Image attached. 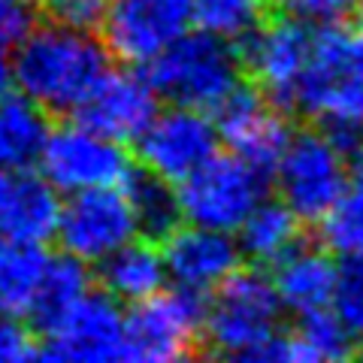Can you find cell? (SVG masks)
Segmentation results:
<instances>
[{
	"instance_id": "1",
	"label": "cell",
	"mask_w": 363,
	"mask_h": 363,
	"mask_svg": "<svg viewBox=\"0 0 363 363\" xmlns=\"http://www.w3.org/2000/svg\"><path fill=\"white\" fill-rule=\"evenodd\" d=\"M109 70V49L94 30L45 18L13 49V85L49 112H76Z\"/></svg>"
},
{
	"instance_id": "2",
	"label": "cell",
	"mask_w": 363,
	"mask_h": 363,
	"mask_svg": "<svg viewBox=\"0 0 363 363\" xmlns=\"http://www.w3.org/2000/svg\"><path fill=\"white\" fill-rule=\"evenodd\" d=\"M285 306L264 267H240L206 300L203 345L227 360H272Z\"/></svg>"
},
{
	"instance_id": "3",
	"label": "cell",
	"mask_w": 363,
	"mask_h": 363,
	"mask_svg": "<svg viewBox=\"0 0 363 363\" xmlns=\"http://www.w3.org/2000/svg\"><path fill=\"white\" fill-rule=\"evenodd\" d=\"M297 109L357 152V130L363 124V30L357 25L336 21L315 30Z\"/></svg>"
},
{
	"instance_id": "4",
	"label": "cell",
	"mask_w": 363,
	"mask_h": 363,
	"mask_svg": "<svg viewBox=\"0 0 363 363\" xmlns=\"http://www.w3.org/2000/svg\"><path fill=\"white\" fill-rule=\"evenodd\" d=\"M145 73L169 104L215 112L242 85L245 67L236 43L194 28L164 55H157Z\"/></svg>"
},
{
	"instance_id": "5",
	"label": "cell",
	"mask_w": 363,
	"mask_h": 363,
	"mask_svg": "<svg viewBox=\"0 0 363 363\" xmlns=\"http://www.w3.org/2000/svg\"><path fill=\"white\" fill-rule=\"evenodd\" d=\"M348 157L351 149L324 124L297 130L272 169L279 200L306 224H318L351 185Z\"/></svg>"
},
{
	"instance_id": "6",
	"label": "cell",
	"mask_w": 363,
	"mask_h": 363,
	"mask_svg": "<svg viewBox=\"0 0 363 363\" xmlns=\"http://www.w3.org/2000/svg\"><path fill=\"white\" fill-rule=\"evenodd\" d=\"M267 179L269 173L240 155H215L176 185L182 221L236 233L267 200Z\"/></svg>"
},
{
	"instance_id": "7",
	"label": "cell",
	"mask_w": 363,
	"mask_h": 363,
	"mask_svg": "<svg viewBox=\"0 0 363 363\" xmlns=\"http://www.w3.org/2000/svg\"><path fill=\"white\" fill-rule=\"evenodd\" d=\"M206 300L188 288H164L161 294L130 306L124 327V357L133 363L185 360L203 345Z\"/></svg>"
},
{
	"instance_id": "8",
	"label": "cell",
	"mask_w": 363,
	"mask_h": 363,
	"mask_svg": "<svg viewBox=\"0 0 363 363\" xmlns=\"http://www.w3.org/2000/svg\"><path fill=\"white\" fill-rule=\"evenodd\" d=\"M37 169L61 194H79L91 188L128 185L133 176V157L121 140L76 118L52 128Z\"/></svg>"
},
{
	"instance_id": "9",
	"label": "cell",
	"mask_w": 363,
	"mask_h": 363,
	"mask_svg": "<svg viewBox=\"0 0 363 363\" xmlns=\"http://www.w3.org/2000/svg\"><path fill=\"white\" fill-rule=\"evenodd\" d=\"M136 236H143V221L128 185L67 194L58 227V242L67 255L100 267Z\"/></svg>"
},
{
	"instance_id": "10",
	"label": "cell",
	"mask_w": 363,
	"mask_h": 363,
	"mask_svg": "<svg viewBox=\"0 0 363 363\" xmlns=\"http://www.w3.org/2000/svg\"><path fill=\"white\" fill-rule=\"evenodd\" d=\"M221 133L212 112L173 104L161 109L152 124L136 136V161L145 173L182 185L191 173L218 155Z\"/></svg>"
},
{
	"instance_id": "11",
	"label": "cell",
	"mask_w": 363,
	"mask_h": 363,
	"mask_svg": "<svg viewBox=\"0 0 363 363\" xmlns=\"http://www.w3.org/2000/svg\"><path fill=\"white\" fill-rule=\"evenodd\" d=\"M315 30L297 16L264 18L240 43L245 76L276 104L297 109V94L312 61Z\"/></svg>"
},
{
	"instance_id": "12",
	"label": "cell",
	"mask_w": 363,
	"mask_h": 363,
	"mask_svg": "<svg viewBox=\"0 0 363 363\" xmlns=\"http://www.w3.org/2000/svg\"><path fill=\"white\" fill-rule=\"evenodd\" d=\"M194 28V0H112L100 33L112 58L149 67Z\"/></svg>"
},
{
	"instance_id": "13",
	"label": "cell",
	"mask_w": 363,
	"mask_h": 363,
	"mask_svg": "<svg viewBox=\"0 0 363 363\" xmlns=\"http://www.w3.org/2000/svg\"><path fill=\"white\" fill-rule=\"evenodd\" d=\"M128 315L104 288H91L58 321L43 327V357L70 363H109L124 357Z\"/></svg>"
},
{
	"instance_id": "14",
	"label": "cell",
	"mask_w": 363,
	"mask_h": 363,
	"mask_svg": "<svg viewBox=\"0 0 363 363\" xmlns=\"http://www.w3.org/2000/svg\"><path fill=\"white\" fill-rule=\"evenodd\" d=\"M212 118L218 124L221 145H227V152L245 157L269 176L294 136L288 106L267 97L257 85H240L212 112Z\"/></svg>"
},
{
	"instance_id": "15",
	"label": "cell",
	"mask_w": 363,
	"mask_h": 363,
	"mask_svg": "<svg viewBox=\"0 0 363 363\" xmlns=\"http://www.w3.org/2000/svg\"><path fill=\"white\" fill-rule=\"evenodd\" d=\"M157 112H161V91L152 76L136 70L133 64H124L109 67L100 76V82L91 88L85 104L73 116L121 143H136V136L149 128Z\"/></svg>"
},
{
	"instance_id": "16",
	"label": "cell",
	"mask_w": 363,
	"mask_h": 363,
	"mask_svg": "<svg viewBox=\"0 0 363 363\" xmlns=\"http://www.w3.org/2000/svg\"><path fill=\"white\" fill-rule=\"evenodd\" d=\"M161 248L167 257L169 281L179 288L197 291L203 297L224 285L245 260L236 233L191 221L173 227L161 240Z\"/></svg>"
},
{
	"instance_id": "17",
	"label": "cell",
	"mask_w": 363,
	"mask_h": 363,
	"mask_svg": "<svg viewBox=\"0 0 363 363\" xmlns=\"http://www.w3.org/2000/svg\"><path fill=\"white\" fill-rule=\"evenodd\" d=\"M342 264L327 245H297L272 267V281L288 315H315L333 309Z\"/></svg>"
},
{
	"instance_id": "18",
	"label": "cell",
	"mask_w": 363,
	"mask_h": 363,
	"mask_svg": "<svg viewBox=\"0 0 363 363\" xmlns=\"http://www.w3.org/2000/svg\"><path fill=\"white\" fill-rule=\"evenodd\" d=\"M97 279L100 288L118 303L136 306L149 300L155 294H161L169 281L164 248L157 245L155 236H136L97 267Z\"/></svg>"
},
{
	"instance_id": "19",
	"label": "cell",
	"mask_w": 363,
	"mask_h": 363,
	"mask_svg": "<svg viewBox=\"0 0 363 363\" xmlns=\"http://www.w3.org/2000/svg\"><path fill=\"white\" fill-rule=\"evenodd\" d=\"M64 200L61 191L45 176H21L16 179L13 194H9L0 236L16 242L45 245L58 240Z\"/></svg>"
},
{
	"instance_id": "20",
	"label": "cell",
	"mask_w": 363,
	"mask_h": 363,
	"mask_svg": "<svg viewBox=\"0 0 363 363\" xmlns=\"http://www.w3.org/2000/svg\"><path fill=\"white\" fill-rule=\"evenodd\" d=\"M49 133L52 124L45 106L18 88L0 94V167L4 169L25 173L37 167Z\"/></svg>"
},
{
	"instance_id": "21",
	"label": "cell",
	"mask_w": 363,
	"mask_h": 363,
	"mask_svg": "<svg viewBox=\"0 0 363 363\" xmlns=\"http://www.w3.org/2000/svg\"><path fill=\"white\" fill-rule=\"evenodd\" d=\"M357 354L354 330L333 309L303 315L294 330H285L272 348L269 363H333Z\"/></svg>"
},
{
	"instance_id": "22",
	"label": "cell",
	"mask_w": 363,
	"mask_h": 363,
	"mask_svg": "<svg viewBox=\"0 0 363 363\" xmlns=\"http://www.w3.org/2000/svg\"><path fill=\"white\" fill-rule=\"evenodd\" d=\"M303 218L285 200H264L236 230L245 260L257 267H276L294 248L303 245Z\"/></svg>"
},
{
	"instance_id": "23",
	"label": "cell",
	"mask_w": 363,
	"mask_h": 363,
	"mask_svg": "<svg viewBox=\"0 0 363 363\" xmlns=\"http://www.w3.org/2000/svg\"><path fill=\"white\" fill-rule=\"evenodd\" d=\"M49 267L52 255L45 252V245L16 240L0 242V312L30 318Z\"/></svg>"
},
{
	"instance_id": "24",
	"label": "cell",
	"mask_w": 363,
	"mask_h": 363,
	"mask_svg": "<svg viewBox=\"0 0 363 363\" xmlns=\"http://www.w3.org/2000/svg\"><path fill=\"white\" fill-rule=\"evenodd\" d=\"M91 288H94L91 285V267L85 264V260H79V257L67 255V252H64V257H52L49 276H45V281H43L37 309H33L30 318L40 324V330H43V327H49L52 321H58L70 306H76Z\"/></svg>"
},
{
	"instance_id": "25",
	"label": "cell",
	"mask_w": 363,
	"mask_h": 363,
	"mask_svg": "<svg viewBox=\"0 0 363 363\" xmlns=\"http://www.w3.org/2000/svg\"><path fill=\"white\" fill-rule=\"evenodd\" d=\"M318 236L339 260L363 257V179L351 182L336 206L318 221Z\"/></svg>"
},
{
	"instance_id": "26",
	"label": "cell",
	"mask_w": 363,
	"mask_h": 363,
	"mask_svg": "<svg viewBox=\"0 0 363 363\" xmlns=\"http://www.w3.org/2000/svg\"><path fill=\"white\" fill-rule=\"evenodd\" d=\"M133 203H136V212H140V221H143V233L145 236H155V240H164V236L179 227L182 221V209H179V194L169 182L157 179L152 173H133L128 182Z\"/></svg>"
},
{
	"instance_id": "27",
	"label": "cell",
	"mask_w": 363,
	"mask_h": 363,
	"mask_svg": "<svg viewBox=\"0 0 363 363\" xmlns=\"http://www.w3.org/2000/svg\"><path fill=\"white\" fill-rule=\"evenodd\" d=\"M194 18L200 30L240 45L267 18V0H194Z\"/></svg>"
},
{
	"instance_id": "28",
	"label": "cell",
	"mask_w": 363,
	"mask_h": 363,
	"mask_svg": "<svg viewBox=\"0 0 363 363\" xmlns=\"http://www.w3.org/2000/svg\"><path fill=\"white\" fill-rule=\"evenodd\" d=\"M112 0H40L45 18L79 30H100Z\"/></svg>"
},
{
	"instance_id": "29",
	"label": "cell",
	"mask_w": 363,
	"mask_h": 363,
	"mask_svg": "<svg viewBox=\"0 0 363 363\" xmlns=\"http://www.w3.org/2000/svg\"><path fill=\"white\" fill-rule=\"evenodd\" d=\"M43 357V339L30 333L21 315H0V363H28Z\"/></svg>"
},
{
	"instance_id": "30",
	"label": "cell",
	"mask_w": 363,
	"mask_h": 363,
	"mask_svg": "<svg viewBox=\"0 0 363 363\" xmlns=\"http://www.w3.org/2000/svg\"><path fill=\"white\" fill-rule=\"evenodd\" d=\"M333 312L354 330V336L363 330V257L360 260H345L342 279L336 288Z\"/></svg>"
},
{
	"instance_id": "31",
	"label": "cell",
	"mask_w": 363,
	"mask_h": 363,
	"mask_svg": "<svg viewBox=\"0 0 363 363\" xmlns=\"http://www.w3.org/2000/svg\"><path fill=\"white\" fill-rule=\"evenodd\" d=\"M281 9L288 16L303 18L306 25H336V21H345L354 13H360L363 0H279Z\"/></svg>"
},
{
	"instance_id": "32",
	"label": "cell",
	"mask_w": 363,
	"mask_h": 363,
	"mask_svg": "<svg viewBox=\"0 0 363 363\" xmlns=\"http://www.w3.org/2000/svg\"><path fill=\"white\" fill-rule=\"evenodd\" d=\"M9 82H13V49L0 43V94L9 91Z\"/></svg>"
},
{
	"instance_id": "33",
	"label": "cell",
	"mask_w": 363,
	"mask_h": 363,
	"mask_svg": "<svg viewBox=\"0 0 363 363\" xmlns=\"http://www.w3.org/2000/svg\"><path fill=\"white\" fill-rule=\"evenodd\" d=\"M13 185L16 179L9 169L0 167V224H4V212H6V203H9V194H13Z\"/></svg>"
},
{
	"instance_id": "34",
	"label": "cell",
	"mask_w": 363,
	"mask_h": 363,
	"mask_svg": "<svg viewBox=\"0 0 363 363\" xmlns=\"http://www.w3.org/2000/svg\"><path fill=\"white\" fill-rule=\"evenodd\" d=\"M13 6H30V0H0V9H13Z\"/></svg>"
},
{
	"instance_id": "35",
	"label": "cell",
	"mask_w": 363,
	"mask_h": 363,
	"mask_svg": "<svg viewBox=\"0 0 363 363\" xmlns=\"http://www.w3.org/2000/svg\"><path fill=\"white\" fill-rule=\"evenodd\" d=\"M357 152H360V157H363V124H360V130H357Z\"/></svg>"
},
{
	"instance_id": "36",
	"label": "cell",
	"mask_w": 363,
	"mask_h": 363,
	"mask_svg": "<svg viewBox=\"0 0 363 363\" xmlns=\"http://www.w3.org/2000/svg\"><path fill=\"white\" fill-rule=\"evenodd\" d=\"M357 354H360V357H363V330H360V333H357Z\"/></svg>"
},
{
	"instance_id": "37",
	"label": "cell",
	"mask_w": 363,
	"mask_h": 363,
	"mask_svg": "<svg viewBox=\"0 0 363 363\" xmlns=\"http://www.w3.org/2000/svg\"><path fill=\"white\" fill-rule=\"evenodd\" d=\"M357 28L363 30V6H360V13H357Z\"/></svg>"
}]
</instances>
